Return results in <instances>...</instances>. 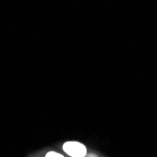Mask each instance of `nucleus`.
Wrapping results in <instances>:
<instances>
[{
	"label": "nucleus",
	"mask_w": 157,
	"mask_h": 157,
	"mask_svg": "<svg viewBox=\"0 0 157 157\" xmlns=\"http://www.w3.org/2000/svg\"><path fill=\"white\" fill-rule=\"evenodd\" d=\"M62 150L71 157H85L88 153L87 147L79 141H67L63 144Z\"/></svg>",
	"instance_id": "f257e3e1"
},
{
	"label": "nucleus",
	"mask_w": 157,
	"mask_h": 157,
	"mask_svg": "<svg viewBox=\"0 0 157 157\" xmlns=\"http://www.w3.org/2000/svg\"><path fill=\"white\" fill-rule=\"evenodd\" d=\"M45 157H64L63 154L59 153V152H56V151H48L46 154H45Z\"/></svg>",
	"instance_id": "f03ea898"
},
{
	"label": "nucleus",
	"mask_w": 157,
	"mask_h": 157,
	"mask_svg": "<svg viewBox=\"0 0 157 157\" xmlns=\"http://www.w3.org/2000/svg\"><path fill=\"white\" fill-rule=\"evenodd\" d=\"M85 157H98V156L94 153H87V155H86Z\"/></svg>",
	"instance_id": "7ed1b4c3"
}]
</instances>
